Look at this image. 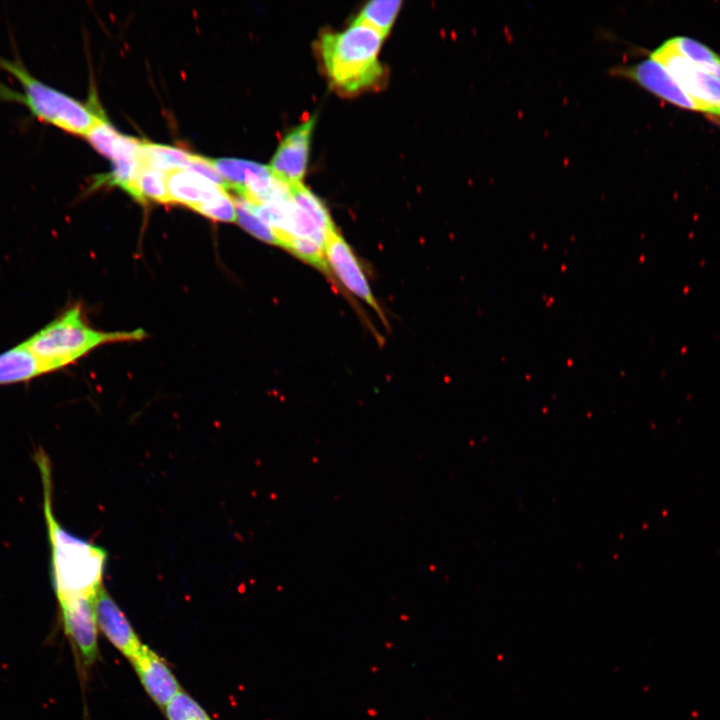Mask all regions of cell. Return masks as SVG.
I'll return each mask as SVG.
<instances>
[{
	"instance_id": "cell-15",
	"label": "cell",
	"mask_w": 720,
	"mask_h": 720,
	"mask_svg": "<svg viewBox=\"0 0 720 720\" xmlns=\"http://www.w3.org/2000/svg\"><path fill=\"white\" fill-rule=\"evenodd\" d=\"M127 193L139 202L170 203L167 189V172L154 169L141 162Z\"/></svg>"
},
{
	"instance_id": "cell-20",
	"label": "cell",
	"mask_w": 720,
	"mask_h": 720,
	"mask_svg": "<svg viewBox=\"0 0 720 720\" xmlns=\"http://www.w3.org/2000/svg\"><path fill=\"white\" fill-rule=\"evenodd\" d=\"M234 203L237 221L242 228L261 241L281 246L277 233L254 213L249 201L237 196L234 198Z\"/></svg>"
},
{
	"instance_id": "cell-16",
	"label": "cell",
	"mask_w": 720,
	"mask_h": 720,
	"mask_svg": "<svg viewBox=\"0 0 720 720\" xmlns=\"http://www.w3.org/2000/svg\"><path fill=\"white\" fill-rule=\"evenodd\" d=\"M212 164L228 183L229 190L240 194L254 178L272 173L267 165L235 158L212 159Z\"/></svg>"
},
{
	"instance_id": "cell-7",
	"label": "cell",
	"mask_w": 720,
	"mask_h": 720,
	"mask_svg": "<svg viewBox=\"0 0 720 720\" xmlns=\"http://www.w3.org/2000/svg\"><path fill=\"white\" fill-rule=\"evenodd\" d=\"M94 599L78 597L58 601L65 635L81 668L92 666L99 657Z\"/></svg>"
},
{
	"instance_id": "cell-19",
	"label": "cell",
	"mask_w": 720,
	"mask_h": 720,
	"mask_svg": "<svg viewBox=\"0 0 720 720\" xmlns=\"http://www.w3.org/2000/svg\"><path fill=\"white\" fill-rule=\"evenodd\" d=\"M669 40L681 55L720 80V56L712 49L690 37L677 36Z\"/></svg>"
},
{
	"instance_id": "cell-1",
	"label": "cell",
	"mask_w": 720,
	"mask_h": 720,
	"mask_svg": "<svg viewBox=\"0 0 720 720\" xmlns=\"http://www.w3.org/2000/svg\"><path fill=\"white\" fill-rule=\"evenodd\" d=\"M43 490V513L51 556V579L57 600L95 598L103 587L106 552L65 529L53 512L51 463L39 449L35 454Z\"/></svg>"
},
{
	"instance_id": "cell-5",
	"label": "cell",
	"mask_w": 720,
	"mask_h": 720,
	"mask_svg": "<svg viewBox=\"0 0 720 720\" xmlns=\"http://www.w3.org/2000/svg\"><path fill=\"white\" fill-rule=\"evenodd\" d=\"M167 189L170 203L185 205L214 221L225 217L232 204L225 187L187 168L167 172Z\"/></svg>"
},
{
	"instance_id": "cell-23",
	"label": "cell",
	"mask_w": 720,
	"mask_h": 720,
	"mask_svg": "<svg viewBox=\"0 0 720 720\" xmlns=\"http://www.w3.org/2000/svg\"><path fill=\"white\" fill-rule=\"evenodd\" d=\"M283 248H286L298 258L314 265L322 271H327L328 269L325 257V246L312 239L291 237L285 241Z\"/></svg>"
},
{
	"instance_id": "cell-10",
	"label": "cell",
	"mask_w": 720,
	"mask_h": 720,
	"mask_svg": "<svg viewBox=\"0 0 720 720\" xmlns=\"http://www.w3.org/2000/svg\"><path fill=\"white\" fill-rule=\"evenodd\" d=\"M325 257L328 268L334 272L345 288L363 300L377 312L382 320H385L357 257L337 231L330 235L326 243Z\"/></svg>"
},
{
	"instance_id": "cell-4",
	"label": "cell",
	"mask_w": 720,
	"mask_h": 720,
	"mask_svg": "<svg viewBox=\"0 0 720 720\" xmlns=\"http://www.w3.org/2000/svg\"><path fill=\"white\" fill-rule=\"evenodd\" d=\"M375 29L352 23L341 32H325L320 54L330 82L346 93L373 86L382 76L378 53L383 41Z\"/></svg>"
},
{
	"instance_id": "cell-14",
	"label": "cell",
	"mask_w": 720,
	"mask_h": 720,
	"mask_svg": "<svg viewBox=\"0 0 720 720\" xmlns=\"http://www.w3.org/2000/svg\"><path fill=\"white\" fill-rule=\"evenodd\" d=\"M45 374L24 342L0 354V386L26 383Z\"/></svg>"
},
{
	"instance_id": "cell-21",
	"label": "cell",
	"mask_w": 720,
	"mask_h": 720,
	"mask_svg": "<svg viewBox=\"0 0 720 720\" xmlns=\"http://www.w3.org/2000/svg\"><path fill=\"white\" fill-rule=\"evenodd\" d=\"M290 193L301 208H303L328 233L336 231L329 212L322 201L307 189L302 182L289 185Z\"/></svg>"
},
{
	"instance_id": "cell-3",
	"label": "cell",
	"mask_w": 720,
	"mask_h": 720,
	"mask_svg": "<svg viewBox=\"0 0 720 720\" xmlns=\"http://www.w3.org/2000/svg\"><path fill=\"white\" fill-rule=\"evenodd\" d=\"M0 70L13 76L22 91L0 83V97L24 105L37 120L75 135L86 136L97 119V105H85L33 75L18 55H0Z\"/></svg>"
},
{
	"instance_id": "cell-6",
	"label": "cell",
	"mask_w": 720,
	"mask_h": 720,
	"mask_svg": "<svg viewBox=\"0 0 720 720\" xmlns=\"http://www.w3.org/2000/svg\"><path fill=\"white\" fill-rule=\"evenodd\" d=\"M649 57L662 64L695 101L706 107L708 115L720 118L719 79L681 55L669 39L654 49Z\"/></svg>"
},
{
	"instance_id": "cell-11",
	"label": "cell",
	"mask_w": 720,
	"mask_h": 720,
	"mask_svg": "<svg viewBox=\"0 0 720 720\" xmlns=\"http://www.w3.org/2000/svg\"><path fill=\"white\" fill-rule=\"evenodd\" d=\"M315 116L292 129L281 141L270 169L288 185L300 183L307 167Z\"/></svg>"
},
{
	"instance_id": "cell-12",
	"label": "cell",
	"mask_w": 720,
	"mask_h": 720,
	"mask_svg": "<svg viewBox=\"0 0 720 720\" xmlns=\"http://www.w3.org/2000/svg\"><path fill=\"white\" fill-rule=\"evenodd\" d=\"M130 663L146 693L163 711L183 690L167 662L148 646Z\"/></svg>"
},
{
	"instance_id": "cell-22",
	"label": "cell",
	"mask_w": 720,
	"mask_h": 720,
	"mask_svg": "<svg viewBox=\"0 0 720 720\" xmlns=\"http://www.w3.org/2000/svg\"><path fill=\"white\" fill-rule=\"evenodd\" d=\"M167 720H212L205 709L182 690L164 709Z\"/></svg>"
},
{
	"instance_id": "cell-17",
	"label": "cell",
	"mask_w": 720,
	"mask_h": 720,
	"mask_svg": "<svg viewBox=\"0 0 720 720\" xmlns=\"http://www.w3.org/2000/svg\"><path fill=\"white\" fill-rule=\"evenodd\" d=\"M194 154L184 149L143 141L140 160L154 169L168 172L173 169L189 168Z\"/></svg>"
},
{
	"instance_id": "cell-13",
	"label": "cell",
	"mask_w": 720,
	"mask_h": 720,
	"mask_svg": "<svg viewBox=\"0 0 720 720\" xmlns=\"http://www.w3.org/2000/svg\"><path fill=\"white\" fill-rule=\"evenodd\" d=\"M85 137L100 154L113 162L138 158L143 143V140L120 134L99 110L93 127Z\"/></svg>"
},
{
	"instance_id": "cell-9",
	"label": "cell",
	"mask_w": 720,
	"mask_h": 720,
	"mask_svg": "<svg viewBox=\"0 0 720 720\" xmlns=\"http://www.w3.org/2000/svg\"><path fill=\"white\" fill-rule=\"evenodd\" d=\"M94 610L98 630L130 662L135 659L145 644L104 587L95 596Z\"/></svg>"
},
{
	"instance_id": "cell-18",
	"label": "cell",
	"mask_w": 720,
	"mask_h": 720,
	"mask_svg": "<svg viewBox=\"0 0 720 720\" xmlns=\"http://www.w3.org/2000/svg\"><path fill=\"white\" fill-rule=\"evenodd\" d=\"M398 0H374L368 2L352 23L367 25L378 31L383 38L389 33L400 10Z\"/></svg>"
},
{
	"instance_id": "cell-2",
	"label": "cell",
	"mask_w": 720,
	"mask_h": 720,
	"mask_svg": "<svg viewBox=\"0 0 720 720\" xmlns=\"http://www.w3.org/2000/svg\"><path fill=\"white\" fill-rule=\"evenodd\" d=\"M144 337L142 329L114 332L97 330L87 323L81 306L77 304L23 342L47 374L71 365L101 345L138 341Z\"/></svg>"
},
{
	"instance_id": "cell-8",
	"label": "cell",
	"mask_w": 720,
	"mask_h": 720,
	"mask_svg": "<svg viewBox=\"0 0 720 720\" xmlns=\"http://www.w3.org/2000/svg\"><path fill=\"white\" fill-rule=\"evenodd\" d=\"M615 72L675 106L708 115L706 107L695 101L662 64L650 57L617 68Z\"/></svg>"
}]
</instances>
